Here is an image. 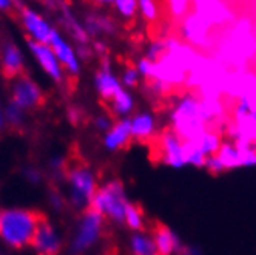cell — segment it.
Segmentation results:
<instances>
[{"instance_id": "6da1fadb", "label": "cell", "mask_w": 256, "mask_h": 255, "mask_svg": "<svg viewBox=\"0 0 256 255\" xmlns=\"http://www.w3.org/2000/svg\"><path fill=\"white\" fill-rule=\"evenodd\" d=\"M44 215L32 209H0V241L11 249L31 246Z\"/></svg>"}, {"instance_id": "7a4b0ae2", "label": "cell", "mask_w": 256, "mask_h": 255, "mask_svg": "<svg viewBox=\"0 0 256 255\" xmlns=\"http://www.w3.org/2000/svg\"><path fill=\"white\" fill-rule=\"evenodd\" d=\"M172 130L182 139L196 142L207 130V124L210 122L206 112L204 101L188 93L179 98L176 105L170 113Z\"/></svg>"}, {"instance_id": "3957f363", "label": "cell", "mask_w": 256, "mask_h": 255, "mask_svg": "<svg viewBox=\"0 0 256 255\" xmlns=\"http://www.w3.org/2000/svg\"><path fill=\"white\" fill-rule=\"evenodd\" d=\"M128 204H130V199L125 193L124 184L119 179H112L98 187L90 207L104 218H108L110 221L125 224V212Z\"/></svg>"}, {"instance_id": "277c9868", "label": "cell", "mask_w": 256, "mask_h": 255, "mask_svg": "<svg viewBox=\"0 0 256 255\" xmlns=\"http://www.w3.org/2000/svg\"><path fill=\"white\" fill-rule=\"evenodd\" d=\"M66 183L70 203L76 209H90L98 190L94 173L85 166H72L66 172Z\"/></svg>"}, {"instance_id": "5b68a950", "label": "cell", "mask_w": 256, "mask_h": 255, "mask_svg": "<svg viewBox=\"0 0 256 255\" xmlns=\"http://www.w3.org/2000/svg\"><path fill=\"white\" fill-rule=\"evenodd\" d=\"M105 218L93 209H86L78 224L76 233L72 236L70 250L71 253H82L93 247L102 236Z\"/></svg>"}, {"instance_id": "8992f818", "label": "cell", "mask_w": 256, "mask_h": 255, "mask_svg": "<svg viewBox=\"0 0 256 255\" xmlns=\"http://www.w3.org/2000/svg\"><path fill=\"white\" fill-rule=\"evenodd\" d=\"M45 95L42 87L31 79L30 76H19L12 81L11 85V102L20 107L22 110H31V108L40 107L44 104Z\"/></svg>"}, {"instance_id": "52a82bcc", "label": "cell", "mask_w": 256, "mask_h": 255, "mask_svg": "<svg viewBox=\"0 0 256 255\" xmlns=\"http://www.w3.org/2000/svg\"><path fill=\"white\" fill-rule=\"evenodd\" d=\"M210 28L212 25L198 13H190L180 24L179 36L190 47H200L206 48L210 44Z\"/></svg>"}, {"instance_id": "ba28073f", "label": "cell", "mask_w": 256, "mask_h": 255, "mask_svg": "<svg viewBox=\"0 0 256 255\" xmlns=\"http://www.w3.org/2000/svg\"><path fill=\"white\" fill-rule=\"evenodd\" d=\"M19 14H20V22L30 36L28 41L48 45L56 30L51 27V24L46 22L45 17L40 13L34 11L32 8L28 7L19 8Z\"/></svg>"}, {"instance_id": "9c48e42d", "label": "cell", "mask_w": 256, "mask_h": 255, "mask_svg": "<svg viewBox=\"0 0 256 255\" xmlns=\"http://www.w3.org/2000/svg\"><path fill=\"white\" fill-rule=\"evenodd\" d=\"M28 48L32 54V58L36 59V62L39 64V67L45 71V75L48 78H51L56 84L64 82L65 70L60 65L59 59L56 58V54H54V51L51 50L50 45L28 41Z\"/></svg>"}, {"instance_id": "30bf717a", "label": "cell", "mask_w": 256, "mask_h": 255, "mask_svg": "<svg viewBox=\"0 0 256 255\" xmlns=\"http://www.w3.org/2000/svg\"><path fill=\"white\" fill-rule=\"evenodd\" d=\"M159 158L160 161L173 169H184V147L182 139L172 130H166L159 138Z\"/></svg>"}, {"instance_id": "8fae6325", "label": "cell", "mask_w": 256, "mask_h": 255, "mask_svg": "<svg viewBox=\"0 0 256 255\" xmlns=\"http://www.w3.org/2000/svg\"><path fill=\"white\" fill-rule=\"evenodd\" d=\"M31 246L39 255H58L62 249V238L58 229L54 227L52 223H50L46 218L44 216V220L40 221L36 235L32 238Z\"/></svg>"}, {"instance_id": "7c38bea8", "label": "cell", "mask_w": 256, "mask_h": 255, "mask_svg": "<svg viewBox=\"0 0 256 255\" xmlns=\"http://www.w3.org/2000/svg\"><path fill=\"white\" fill-rule=\"evenodd\" d=\"M48 45L51 47L54 54H56V58L59 59L64 70L66 73H70L71 76H76L80 71V61L78 56V51L68 44V41L64 38V36H60L58 31H54Z\"/></svg>"}, {"instance_id": "4fadbf2b", "label": "cell", "mask_w": 256, "mask_h": 255, "mask_svg": "<svg viewBox=\"0 0 256 255\" xmlns=\"http://www.w3.org/2000/svg\"><path fill=\"white\" fill-rule=\"evenodd\" d=\"M94 87H96V92L99 93V96L105 102L112 101L124 88L120 85V79L112 71V65H110V61L106 58H104L102 67L94 76Z\"/></svg>"}, {"instance_id": "5bb4252c", "label": "cell", "mask_w": 256, "mask_h": 255, "mask_svg": "<svg viewBox=\"0 0 256 255\" xmlns=\"http://www.w3.org/2000/svg\"><path fill=\"white\" fill-rule=\"evenodd\" d=\"M24 54L14 42H6L0 48V68L6 79H16L22 76L24 71Z\"/></svg>"}, {"instance_id": "9a60e30c", "label": "cell", "mask_w": 256, "mask_h": 255, "mask_svg": "<svg viewBox=\"0 0 256 255\" xmlns=\"http://www.w3.org/2000/svg\"><path fill=\"white\" fill-rule=\"evenodd\" d=\"M192 5L194 7L193 11L198 13L199 16H202L212 27L232 22V19H233V13L230 11L227 4H222V2H194Z\"/></svg>"}, {"instance_id": "2e32d148", "label": "cell", "mask_w": 256, "mask_h": 255, "mask_svg": "<svg viewBox=\"0 0 256 255\" xmlns=\"http://www.w3.org/2000/svg\"><path fill=\"white\" fill-rule=\"evenodd\" d=\"M132 139V125H130V118L126 119H119L118 122L113 124L105 136H104V145L105 149L110 152H118L124 149L125 145Z\"/></svg>"}, {"instance_id": "e0dca14e", "label": "cell", "mask_w": 256, "mask_h": 255, "mask_svg": "<svg viewBox=\"0 0 256 255\" xmlns=\"http://www.w3.org/2000/svg\"><path fill=\"white\" fill-rule=\"evenodd\" d=\"M152 236L156 244L158 255H176L182 246L179 235L164 224H158Z\"/></svg>"}, {"instance_id": "ac0fdd59", "label": "cell", "mask_w": 256, "mask_h": 255, "mask_svg": "<svg viewBox=\"0 0 256 255\" xmlns=\"http://www.w3.org/2000/svg\"><path fill=\"white\" fill-rule=\"evenodd\" d=\"M130 125H132V138L136 141H147L153 138L156 132V119L148 112H142L130 118Z\"/></svg>"}, {"instance_id": "d6986e66", "label": "cell", "mask_w": 256, "mask_h": 255, "mask_svg": "<svg viewBox=\"0 0 256 255\" xmlns=\"http://www.w3.org/2000/svg\"><path fill=\"white\" fill-rule=\"evenodd\" d=\"M85 30L88 36H98V34H114L116 24L112 17L99 13H91L85 17Z\"/></svg>"}, {"instance_id": "ffe728a7", "label": "cell", "mask_w": 256, "mask_h": 255, "mask_svg": "<svg viewBox=\"0 0 256 255\" xmlns=\"http://www.w3.org/2000/svg\"><path fill=\"white\" fill-rule=\"evenodd\" d=\"M62 22H64L65 28L68 30V33L72 36V39L79 44L78 47H86L90 36H88L85 27L76 19V16L72 14L71 10L66 7H64V10H62Z\"/></svg>"}, {"instance_id": "44dd1931", "label": "cell", "mask_w": 256, "mask_h": 255, "mask_svg": "<svg viewBox=\"0 0 256 255\" xmlns=\"http://www.w3.org/2000/svg\"><path fill=\"white\" fill-rule=\"evenodd\" d=\"M108 104H110V108H112L113 115L119 116L120 119H126V116H130L134 110V98L125 88H122Z\"/></svg>"}, {"instance_id": "7402d4cb", "label": "cell", "mask_w": 256, "mask_h": 255, "mask_svg": "<svg viewBox=\"0 0 256 255\" xmlns=\"http://www.w3.org/2000/svg\"><path fill=\"white\" fill-rule=\"evenodd\" d=\"M132 255H158L154 240L150 233L134 232L130 238Z\"/></svg>"}, {"instance_id": "603a6c76", "label": "cell", "mask_w": 256, "mask_h": 255, "mask_svg": "<svg viewBox=\"0 0 256 255\" xmlns=\"http://www.w3.org/2000/svg\"><path fill=\"white\" fill-rule=\"evenodd\" d=\"M216 155L224 164L226 170H233V169L241 167V152L236 147V144L233 141H230V139L222 141L221 149H219V152Z\"/></svg>"}, {"instance_id": "cb8c5ba5", "label": "cell", "mask_w": 256, "mask_h": 255, "mask_svg": "<svg viewBox=\"0 0 256 255\" xmlns=\"http://www.w3.org/2000/svg\"><path fill=\"white\" fill-rule=\"evenodd\" d=\"M194 144L199 147V150L202 152V155L206 158H208V156H213V155H216L219 152V149H221V144H222V139L218 133L208 130V132H206L202 136H200Z\"/></svg>"}, {"instance_id": "d4e9b609", "label": "cell", "mask_w": 256, "mask_h": 255, "mask_svg": "<svg viewBox=\"0 0 256 255\" xmlns=\"http://www.w3.org/2000/svg\"><path fill=\"white\" fill-rule=\"evenodd\" d=\"M182 147H184V161H186V166H193L196 169L206 167L207 158L202 155V152L199 150V147H198L194 142L182 141Z\"/></svg>"}, {"instance_id": "484cf974", "label": "cell", "mask_w": 256, "mask_h": 255, "mask_svg": "<svg viewBox=\"0 0 256 255\" xmlns=\"http://www.w3.org/2000/svg\"><path fill=\"white\" fill-rule=\"evenodd\" d=\"M125 224H126L128 229H132L133 232H142V229H144V215H142L140 209L133 203H130L126 207Z\"/></svg>"}, {"instance_id": "4316f807", "label": "cell", "mask_w": 256, "mask_h": 255, "mask_svg": "<svg viewBox=\"0 0 256 255\" xmlns=\"http://www.w3.org/2000/svg\"><path fill=\"white\" fill-rule=\"evenodd\" d=\"M167 11L172 19L174 21H184L186 17L192 13V4L187 0H170L167 4Z\"/></svg>"}, {"instance_id": "83f0119b", "label": "cell", "mask_w": 256, "mask_h": 255, "mask_svg": "<svg viewBox=\"0 0 256 255\" xmlns=\"http://www.w3.org/2000/svg\"><path fill=\"white\" fill-rule=\"evenodd\" d=\"M4 113H5L6 124L14 127V129H20V127L25 124V110H22L20 107H17L12 102L8 104V107L4 110Z\"/></svg>"}, {"instance_id": "f1b7e54d", "label": "cell", "mask_w": 256, "mask_h": 255, "mask_svg": "<svg viewBox=\"0 0 256 255\" xmlns=\"http://www.w3.org/2000/svg\"><path fill=\"white\" fill-rule=\"evenodd\" d=\"M167 51H168L167 50V41L166 39H156L148 45L147 51H145V58L156 64L166 56Z\"/></svg>"}, {"instance_id": "f546056e", "label": "cell", "mask_w": 256, "mask_h": 255, "mask_svg": "<svg viewBox=\"0 0 256 255\" xmlns=\"http://www.w3.org/2000/svg\"><path fill=\"white\" fill-rule=\"evenodd\" d=\"M138 11L147 22H154L159 17V7L153 0H139Z\"/></svg>"}, {"instance_id": "4dcf8cb0", "label": "cell", "mask_w": 256, "mask_h": 255, "mask_svg": "<svg viewBox=\"0 0 256 255\" xmlns=\"http://www.w3.org/2000/svg\"><path fill=\"white\" fill-rule=\"evenodd\" d=\"M113 5L118 14L124 17V19H133L138 13L136 0H116V2H113Z\"/></svg>"}, {"instance_id": "1f68e13d", "label": "cell", "mask_w": 256, "mask_h": 255, "mask_svg": "<svg viewBox=\"0 0 256 255\" xmlns=\"http://www.w3.org/2000/svg\"><path fill=\"white\" fill-rule=\"evenodd\" d=\"M139 81H140V76L136 70V67H128L124 70L122 76H120V85L125 88V90H130V88H134L139 85Z\"/></svg>"}, {"instance_id": "d6a6232c", "label": "cell", "mask_w": 256, "mask_h": 255, "mask_svg": "<svg viewBox=\"0 0 256 255\" xmlns=\"http://www.w3.org/2000/svg\"><path fill=\"white\" fill-rule=\"evenodd\" d=\"M136 70L139 73V76L145 81H150L153 78V71H154V62L148 61L147 58H140L136 64Z\"/></svg>"}, {"instance_id": "836d02e7", "label": "cell", "mask_w": 256, "mask_h": 255, "mask_svg": "<svg viewBox=\"0 0 256 255\" xmlns=\"http://www.w3.org/2000/svg\"><path fill=\"white\" fill-rule=\"evenodd\" d=\"M207 172H210L212 175H221L222 172H226V167L224 164L221 162V159L218 158V155H213V156H208L207 161H206V167H204Z\"/></svg>"}, {"instance_id": "e575fe53", "label": "cell", "mask_w": 256, "mask_h": 255, "mask_svg": "<svg viewBox=\"0 0 256 255\" xmlns=\"http://www.w3.org/2000/svg\"><path fill=\"white\" fill-rule=\"evenodd\" d=\"M113 124L114 122L112 121V118L106 116V115H100V116H98L94 119V127H96L99 132H104V133H106L110 129H112Z\"/></svg>"}, {"instance_id": "d590c367", "label": "cell", "mask_w": 256, "mask_h": 255, "mask_svg": "<svg viewBox=\"0 0 256 255\" xmlns=\"http://www.w3.org/2000/svg\"><path fill=\"white\" fill-rule=\"evenodd\" d=\"M176 255H204V253H202V249H200L199 246H196V244L182 243V246H180V249L178 250Z\"/></svg>"}, {"instance_id": "8d00e7d4", "label": "cell", "mask_w": 256, "mask_h": 255, "mask_svg": "<svg viewBox=\"0 0 256 255\" xmlns=\"http://www.w3.org/2000/svg\"><path fill=\"white\" fill-rule=\"evenodd\" d=\"M50 204L52 206V209H56V210H60L62 207H64V198H62V195H59V193H56V192H52L51 195H50Z\"/></svg>"}, {"instance_id": "74e56055", "label": "cell", "mask_w": 256, "mask_h": 255, "mask_svg": "<svg viewBox=\"0 0 256 255\" xmlns=\"http://www.w3.org/2000/svg\"><path fill=\"white\" fill-rule=\"evenodd\" d=\"M24 175H25V178L30 181V183H32V184L40 183V173H39L38 169H26L24 172Z\"/></svg>"}, {"instance_id": "f35d334b", "label": "cell", "mask_w": 256, "mask_h": 255, "mask_svg": "<svg viewBox=\"0 0 256 255\" xmlns=\"http://www.w3.org/2000/svg\"><path fill=\"white\" fill-rule=\"evenodd\" d=\"M50 166L54 169V170H62L64 169V159L62 158H52L50 161Z\"/></svg>"}, {"instance_id": "ab89813d", "label": "cell", "mask_w": 256, "mask_h": 255, "mask_svg": "<svg viewBox=\"0 0 256 255\" xmlns=\"http://www.w3.org/2000/svg\"><path fill=\"white\" fill-rule=\"evenodd\" d=\"M68 116H70V121L71 122H74V124H78L79 122V112H78V108H70L68 110Z\"/></svg>"}, {"instance_id": "60d3db41", "label": "cell", "mask_w": 256, "mask_h": 255, "mask_svg": "<svg viewBox=\"0 0 256 255\" xmlns=\"http://www.w3.org/2000/svg\"><path fill=\"white\" fill-rule=\"evenodd\" d=\"M11 7H14V4L10 0H0V11H10L12 10Z\"/></svg>"}, {"instance_id": "b9f144b4", "label": "cell", "mask_w": 256, "mask_h": 255, "mask_svg": "<svg viewBox=\"0 0 256 255\" xmlns=\"http://www.w3.org/2000/svg\"><path fill=\"white\" fill-rule=\"evenodd\" d=\"M5 125H6V119H5V113L0 110V132H2L5 129Z\"/></svg>"}]
</instances>
